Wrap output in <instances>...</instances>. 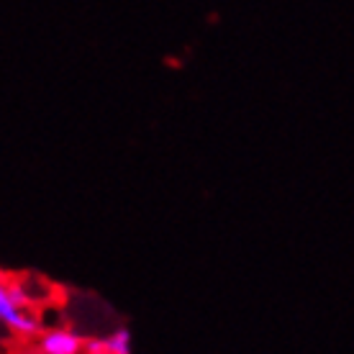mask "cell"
Returning <instances> with one entry per match:
<instances>
[{"instance_id": "cell-1", "label": "cell", "mask_w": 354, "mask_h": 354, "mask_svg": "<svg viewBox=\"0 0 354 354\" xmlns=\"http://www.w3.org/2000/svg\"><path fill=\"white\" fill-rule=\"evenodd\" d=\"M0 326L21 339H31L39 331L34 306L24 298L18 280L0 274Z\"/></svg>"}, {"instance_id": "cell-2", "label": "cell", "mask_w": 354, "mask_h": 354, "mask_svg": "<svg viewBox=\"0 0 354 354\" xmlns=\"http://www.w3.org/2000/svg\"><path fill=\"white\" fill-rule=\"evenodd\" d=\"M82 337L75 328L54 326L46 331H36L31 337V354H82Z\"/></svg>"}, {"instance_id": "cell-3", "label": "cell", "mask_w": 354, "mask_h": 354, "mask_svg": "<svg viewBox=\"0 0 354 354\" xmlns=\"http://www.w3.org/2000/svg\"><path fill=\"white\" fill-rule=\"evenodd\" d=\"M103 344L111 354H131V337H129V331L126 328H115L111 331L106 339H103Z\"/></svg>"}, {"instance_id": "cell-4", "label": "cell", "mask_w": 354, "mask_h": 354, "mask_svg": "<svg viewBox=\"0 0 354 354\" xmlns=\"http://www.w3.org/2000/svg\"><path fill=\"white\" fill-rule=\"evenodd\" d=\"M82 354H111V352L106 349L103 342H88V344L82 346Z\"/></svg>"}]
</instances>
